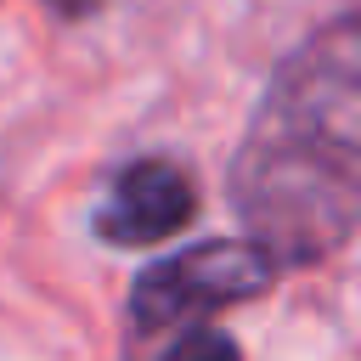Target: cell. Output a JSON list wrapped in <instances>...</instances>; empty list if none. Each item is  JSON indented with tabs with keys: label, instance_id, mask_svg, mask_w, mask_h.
Here are the masks:
<instances>
[{
	"label": "cell",
	"instance_id": "4",
	"mask_svg": "<svg viewBox=\"0 0 361 361\" xmlns=\"http://www.w3.org/2000/svg\"><path fill=\"white\" fill-rule=\"evenodd\" d=\"M164 361H243V350L220 327H180V338L164 350Z\"/></svg>",
	"mask_w": 361,
	"mask_h": 361
},
{
	"label": "cell",
	"instance_id": "1",
	"mask_svg": "<svg viewBox=\"0 0 361 361\" xmlns=\"http://www.w3.org/2000/svg\"><path fill=\"white\" fill-rule=\"evenodd\" d=\"M231 203L276 271L350 243L361 214V23L350 11L271 73L231 158Z\"/></svg>",
	"mask_w": 361,
	"mask_h": 361
},
{
	"label": "cell",
	"instance_id": "3",
	"mask_svg": "<svg viewBox=\"0 0 361 361\" xmlns=\"http://www.w3.org/2000/svg\"><path fill=\"white\" fill-rule=\"evenodd\" d=\"M192 214H197V180H192V169L180 158L152 152V158H130L113 175V186H107V197H102V209H96L90 226L113 248H152V243L175 237Z\"/></svg>",
	"mask_w": 361,
	"mask_h": 361
},
{
	"label": "cell",
	"instance_id": "5",
	"mask_svg": "<svg viewBox=\"0 0 361 361\" xmlns=\"http://www.w3.org/2000/svg\"><path fill=\"white\" fill-rule=\"evenodd\" d=\"M51 11H62V17H96V11H107L113 0H45Z\"/></svg>",
	"mask_w": 361,
	"mask_h": 361
},
{
	"label": "cell",
	"instance_id": "2",
	"mask_svg": "<svg viewBox=\"0 0 361 361\" xmlns=\"http://www.w3.org/2000/svg\"><path fill=\"white\" fill-rule=\"evenodd\" d=\"M271 282H276V259L265 248L231 243V237L192 243V248L164 254L135 271L130 299H124V338H130V350H141L175 327H197L203 316H214L226 305L259 299Z\"/></svg>",
	"mask_w": 361,
	"mask_h": 361
}]
</instances>
